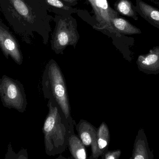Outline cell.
Here are the masks:
<instances>
[{"label": "cell", "mask_w": 159, "mask_h": 159, "mask_svg": "<svg viewBox=\"0 0 159 159\" xmlns=\"http://www.w3.org/2000/svg\"><path fill=\"white\" fill-rule=\"evenodd\" d=\"M139 61L144 66H151L159 63V46L151 49L149 52L145 56H140Z\"/></svg>", "instance_id": "5bb4252c"}, {"label": "cell", "mask_w": 159, "mask_h": 159, "mask_svg": "<svg viewBox=\"0 0 159 159\" xmlns=\"http://www.w3.org/2000/svg\"><path fill=\"white\" fill-rule=\"evenodd\" d=\"M48 113L43 127L45 152L49 156L61 154L66 149L72 131L69 122L58 104L52 99L47 103Z\"/></svg>", "instance_id": "7a4b0ae2"}, {"label": "cell", "mask_w": 159, "mask_h": 159, "mask_svg": "<svg viewBox=\"0 0 159 159\" xmlns=\"http://www.w3.org/2000/svg\"><path fill=\"white\" fill-rule=\"evenodd\" d=\"M107 129L104 125H102L98 129V132L97 144L98 146L99 153L100 154L101 151L104 149L107 145V141L106 139Z\"/></svg>", "instance_id": "9a60e30c"}, {"label": "cell", "mask_w": 159, "mask_h": 159, "mask_svg": "<svg viewBox=\"0 0 159 159\" xmlns=\"http://www.w3.org/2000/svg\"><path fill=\"white\" fill-rule=\"evenodd\" d=\"M41 1L49 12L56 15H71L72 14H78L80 11L61 0H41Z\"/></svg>", "instance_id": "30bf717a"}, {"label": "cell", "mask_w": 159, "mask_h": 159, "mask_svg": "<svg viewBox=\"0 0 159 159\" xmlns=\"http://www.w3.org/2000/svg\"><path fill=\"white\" fill-rule=\"evenodd\" d=\"M135 159H144V157L141 155H138L134 157Z\"/></svg>", "instance_id": "ac0fdd59"}, {"label": "cell", "mask_w": 159, "mask_h": 159, "mask_svg": "<svg viewBox=\"0 0 159 159\" xmlns=\"http://www.w3.org/2000/svg\"><path fill=\"white\" fill-rule=\"evenodd\" d=\"M0 97L5 107L21 113L25 111L28 104L26 95L20 81L3 75L0 79Z\"/></svg>", "instance_id": "5b68a950"}, {"label": "cell", "mask_w": 159, "mask_h": 159, "mask_svg": "<svg viewBox=\"0 0 159 159\" xmlns=\"http://www.w3.org/2000/svg\"><path fill=\"white\" fill-rule=\"evenodd\" d=\"M64 2L67 3L70 5H75L78 3L77 2L75 1V0H61Z\"/></svg>", "instance_id": "e0dca14e"}, {"label": "cell", "mask_w": 159, "mask_h": 159, "mask_svg": "<svg viewBox=\"0 0 159 159\" xmlns=\"http://www.w3.org/2000/svg\"><path fill=\"white\" fill-rule=\"evenodd\" d=\"M93 11L94 18L92 26L99 31L108 32L118 38L121 35L115 30L111 24L113 18L119 17V13L109 5L107 0H88Z\"/></svg>", "instance_id": "8992f818"}, {"label": "cell", "mask_w": 159, "mask_h": 159, "mask_svg": "<svg viewBox=\"0 0 159 159\" xmlns=\"http://www.w3.org/2000/svg\"><path fill=\"white\" fill-rule=\"evenodd\" d=\"M111 24L115 30L120 35H137L142 33L139 28L119 16L113 18L111 20Z\"/></svg>", "instance_id": "7c38bea8"}, {"label": "cell", "mask_w": 159, "mask_h": 159, "mask_svg": "<svg viewBox=\"0 0 159 159\" xmlns=\"http://www.w3.org/2000/svg\"><path fill=\"white\" fill-rule=\"evenodd\" d=\"M42 85L44 98L52 99L59 106L72 131L76 125L71 117L67 88L64 74L56 61L52 59L46 64L43 74Z\"/></svg>", "instance_id": "3957f363"}, {"label": "cell", "mask_w": 159, "mask_h": 159, "mask_svg": "<svg viewBox=\"0 0 159 159\" xmlns=\"http://www.w3.org/2000/svg\"><path fill=\"white\" fill-rule=\"evenodd\" d=\"M27 152L25 149H23L22 150L20 151L19 153L16 154L13 151L11 143L9 144L8 146V152L6 154L5 159H28Z\"/></svg>", "instance_id": "2e32d148"}, {"label": "cell", "mask_w": 159, "mask_h": 159, "mask_svg": "<svg viewBox=\"0 0 159 159\" xmlns=\"http://www.w3.org/2000/svg\"><path fill=\"white\" fill-rule=\"evenodd\" d=\"M68 147L74 159H87V152L85 146L79 137L75 134V132H71L70 134Z\"/></svg>", "instance_id": "8fae6325"}, {"label": "cell", "mask_w": 159, "mask_h": 159, "mask_svg": "<svg viewBox=\"0 0 159 159\" xmlns=\"http://www.w3.org/2000/svg\"><path fill=\"white\" fill-rule=\"evenodd\" d=\"M0 47L7 59L11 57L17 65L23 62V55L20 44L2 21L0 23Z\"/></svg>", "instance_id": "52a82bcc"}, {"label": "cell", "mask_w": 159, "mask_h": 159, "mask_svg": "<svg viewBox=\"0 0 159 159\" xmlns=\"http://www.w3.org/2000/svg\"><path fill=\"white\" fill-rule=\"evenodd\" d=\"M75 129L78 132V136L85 147L91 146L92 155L90 159L98 158L99 155L97 144L98 133L94 127L87 121L80 120L76 125Z\"/></svg>", "instance_id": "ba28073f"}, {"label": "cell", "mask_w": 159, "mask_h": 159, "mask_svg": "<svg viewBox=\"0 0 159 159\" xmlns=\"http://www.w3.org/2000/svg\"><path fill=\"white\" fill-rule=\"evenodd\" d=\"M56 25L51 41L52 50L57 54H63L67 46L76 48L80 39L77 21L71 15H56Z\"/></svg>", "instance_id": "277c9868"}, {"label": "cell", "mask_w": 159, "mask_h": 159, "mask_svg": "<svg viewBox=\"0 0 159 159\" xmlns=\"http://www.w3.org/2000/svg\"><path fill=\"white\" fill-rule=\"evenodd\" d=\"M137 13L145 20L159 30V10L142 0H136Z\"/></svg>", "instance_id": "9c48e42d"}, {"label": "cell", "mask_w": 159, "mask_h": 159, "mask_svg": "<svg viewBox=\"0 0 159 159\" xmlns=\"http://www.w3.org/2000/svg\"><path fill=\"white\" fill-rule=\"evenodd\" d=\"M114 6V9L122 15L133 18L135 21L138 20L135 5L132 4L130 0H117Z\"/></svg>", "instance_id": "4fadbf2b"}, {"label": "cell", "mask_w": 159, "mask_h": 159, "mask_svg": "<svg viewBox=\"0 0 159 159\" xmlns=\"http://www.w3.org/2000/svg\"><path fill=\"white\" fill-rule=\"evenodd\" d=\"M1 11L14 31L25 43H31L36 34L44 44L52 32L51 21L54 17L41 0H0Z\"/></svg>", "instance_id": "6da1fadb"}, {"label": "cell", "mask_w": 159, "mask_h": 159, "mask_svg": "<svg viewBox=\"0 0 159 159\" xmlns=\"http://www.w3.org/2000/svg\"><path fill=\"white\" fill-rule=\"evenodd\" d=\"M75 1H76V2H77V1H78V0H75Z\"/></svg>", "instance_id": "d6986e66"}]
</instances>
